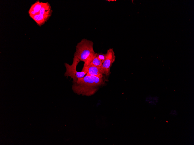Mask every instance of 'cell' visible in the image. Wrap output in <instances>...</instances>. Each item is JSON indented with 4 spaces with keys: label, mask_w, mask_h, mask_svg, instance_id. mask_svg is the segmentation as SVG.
Listing matches in <instances>:
<instances>
[{
    "label": "cell",
    "mask_w": 194,
    "mask_h": 145,
    "mask_svg": "<svg viewBox=\"0 0 194 145\" xmlns=\"http://www.w3.org/2000/svg\"><path fill=\"white\" fill-rule=\"evenodd\" d=\"M80 61L79 59L75 56H74L73 62L71 65L65 63L64 65L66 68V71L64 75L67 77L69 76L73 79V82H76L78 79L82 78L86 75L87 72L81 71H78L76 70V67L78 63Z\"/></svg>",
    "instance_id": "obj_2"
},
{
    "label": "cell",
    "mask_w": 194,
    "mask_h": 145,
    "mask_svg": "<svg viewBox=\"0 0 194 145\" xmlns=\"http://www.w3.org/2000/svg\"><path fill=\"white\" fill-rule=\"evenodd\" d=\"M89 76L92 78L97 87L104 84V82L103 81V78L94 75H90Z\"/></svg>",
    "instance_id": "obj_9"
},
{
    "label": "cell",
    "mask_w": 194,
    "mask_h": 145,
    "mask_svg": "<svg viewBox=\"0 0 194 145\" xmlns=\"http://www.w3.org/2000/svg\"><path fill=\"white\" fill-rule=\"evenodd\" d=\"M51 15H42L38 14L31 18L35 21L37 24L40 27L43 25L51 16Z\"/></svg>",
    "instance_id": "obj_6"
},
{
    "label": "cell",
    "mask_w": 194,
    "mask_h": 145,
    "mask_svg": "<svg viewBox=\"0 0 194 145\" xmlns=\"http://www.w3.org/2000/svg\"><path fill=\"white\" fill-rule=\"evenodd\" d=\"M44 3V2L37 1L31 5L29 10L33 11L36 14H39V12Z\"/></svg>",
    "instance_id": "obj_8"
},
{
    "label": "cell",
    "mask_w": 194,
    "mask_h": 145,
    "mask_svg": "<svg viewBox=\"0 0 194 145\" xmlns=\"http://www.w3.org/2000/svg\"><path fill=\"white\" fill-rule=\"evenodd\" d=\"M106 54V59L103 63L100 69L103 74L107 76L110 73V68L112 64L115 61L116 56L112 48L108 49Z\"/></svg>",
    "instance_id": "obj_3"
},
{
    "label": "cell",
    "mask_w": 194,
    "mask_h": 145,
    "mask_svg": "<svg viewBox=\"0 0 194 145\" xmlns=\"http://www.w3.org/2000/svg\"><path fill=\"white\" fill-rule=\"evenodd\" d=\"M102 62L96 56L92 59L89 65L100 67L102 66Z\"/></svg>",
    "instance_id": "obj_10"
},
{
    "label": "cell",
    "mask_w": 194,
    "mask_h": 145,
    "mask_svg": "<svg viewBox=\"0 0 194 145\" xmlns=\"http://www.w3.org/2000/svg\"><path fill=\"white\" fill-rule=\"evenodd\" d=\"M52 11L50 4L47 2L44 3L39 12V14L51 15Z\"/></svg>",
    "instance_id": "obj_7"
},
{
    "label": "cell",
    "mask_w": 194,
    "mask_h": 145,
    "mask_svg": "<svg viewBox=\"0 0 194 145\" xmlns=\"http://www.w3.org/2000/svg\"><path fill=\"white\" fill-rule=\"evenodd\" d=\"M96 56L102 62H104L106 57V54L102 53L97 54Z\"/></svg>",
    "instance_id": "obj_12"
},
{
    "label": "cell",
    "mask_w": 194,
    "mask_h": 145,
    "mask_svg": "<svg viewBox=\"0 0 194 145\" xmlns=\"http://www.w3.org/2000/svg\"><path fill=\"white\" fill-rule=\"evenodd\" d=\"M107 1H116V0H107Z\"/></svg>",
    "instance_id": "obj_14"
},
{
    "label": "cell",
    "mask_w": 194,
    "mask_h": 145,
    "mask_svg": "<svg viewBox=\"0 0 194 145\" xmlns=\"http://www.w3.org/2000/svg\"><path fill=\"white\" fill-rule=\"evenodd\" d=\"M169 114L171 115L175 116L177 115V113L175 110H171L169 113Z\"/></svg>",
    "instance_id": "obj_13"
},
{
    "label": "cell",
    "mask_w": 194,
    "mask_h": 145,
    "mask_svg": "<svg viewBox=\"0 0 194 145\" xmlns=\"http://www.w3.org/2000/svg\"><path fill=\"white\" fill-rule=\"evenodd\" d=\"M159 100V98L157 96L151 97L149 99L150 103L153 105H156L158 103Z\"/></svg>",
    "instance_id": "obj_11"
},
{
    "label": "cell",
    "mask_w": 194,
    "mask_h": 145,
    "mask_svg": "<svg viewBox=\"0 0 194 145\" xmlns=\"http://www.w3.org/2000/svg\"><path fill=\"white\" fill-rule=\"evenodd\" d=\"M82 71L87 72L86 75H94L103 78V74L102 73L100 67H98L91 65L83 66Z\"/></svg>",
    "instance_id": "obj_5"
},
{
    "label": "cell",
    "mask_w": 194,
    "mask_h": 145,
    "mask_svg": "<svg viewBox=\"0 0 194 145\" xmlns=\"http://www.w3.org/2000/svg\"><path fill=\"white\" fill-rule=\"evenodd\" d=\"M93 41L85 38L82 39L76 46V51L74 54L80 61L84 62V66L88 65L92 59L96 56L94 52Z\"/></svg>",
    "instance_id": "obj_1"
},
{
    "label": "cell",
    "mask_w": 194,
    "mask_h": 145,
    "mask_svg": "<svg viewBox=\"0 0 194 145\" xmlns=\"http://www.w3.org/2000/svg\"><path fill=\"white\" fill-rule=\"evenodd\" d=\"M74 83L72 89L78 94L89 96L94 93L97 90L96 88L91 87L81 83L77 82Z\"/></svg>",
    "instance_id": "obj_4"
}]
</instances>
